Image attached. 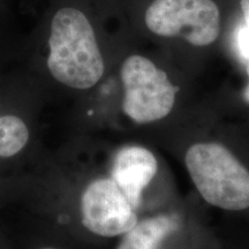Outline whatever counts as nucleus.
Here are the masks:
<instances>
[{
    "label": "nucleus",
    "mask_w": 249,
    "mask_h": 249,
    "mask_svg": "<svg viewBox=\"0 0 249 249\" xmlns=\"http://www.w3.org/2000/svg\"><path fill=\"white\" fill-rule=\"evenodd\" d=\"M186 167L202 197L230 211L249 208V171L219 143H196L185 156Z\"/></svg>",
    "instance_id": "nucleus-2"
},
{
    "label": "nucleus",
    "mask_w": 249,
    "mask_h": 249,
    "mask_svg": "<svg viewBox=\"0 0 249 249\" xmlns=\"http://www.w3.org/2000/svg\"><path fill=\"white\" fill-rule=\"evenodd\" d=\"M158 161L155 155L144 147L127 145L114 156L111 178L136 210L141 207L143 192L155 178Z\"/></svg>",
    "instance_id": "nucleus-6"
},
{
    "label": "nucleus",
    "mask_w": 249,
    "mask_h": 249,
    "mask_svg": "<svg viewBox=\"0 0 249 249\" xmlns=\"http://www.w3.org/2000/svg\"><path fill=\"white\" fill-rule=\"evenodd\" d=\"M180 227L176 214H158L141 220L121 236L117 249H160L163 242Z\"/></svg>",
    "instance_id": "nucleus-7"
},
{
    "label": "nucleus",
    "mask_w": 249,
    "mask_h": 249,
    "mask_svg": "<svg viewBox=\"0 0 249 249\" xmlns=\"http://www.w3.org/2000/svg\"><path fill=\"white\" fill-rule=\"evenodd\" d=\"M81 223L102 238L123 236L139 223L138 210L111 177L90 181L80 200Z\"/></svg>",
    "instance_id": "nucleus-5"
},
{
    "label": "nucleus",
    "mask_w": 249,
    "mask_h": 249,
    "mask_svg": "<svg viewBox=\"0 0 249 249\" xmlns=\"http://www.w3.org/2000/svg\"><path fill=\"white\" fill-rule=\"evenodd\" d=\"M48 68L61 85L77 90L92 88L105 66L95 31L76 8H61L51 22Z\"/></svg>",
    "instance_id": "nucleus-1"
},
{
    "label": "nucleus",
    "mask_w": 249,
    "mask_h": 249,
    "mask_svg": "<svg viewBox=\"0 0 249 249\" xmlns=\"http://www.w3.org/2000/svg\"><path fill=\"white\" fill-rule=\"evenodd\" d=\"M144 20L155 35L181 37L195 46L213 44L220 33L219 8L213 0H154Z\"/></svg>",
    "instance_id": "nucleus-4"
},
{
    "label": "nucleus",
    "mask_w": 249,
    "mask_h": 249,
    "mask_svg": "<svg viewBox=\"0 0 249 249\" xmlns=\"http://www.w3.org/2000/svg\"><path fill=\"white\" fill-rule=\"evenodd\" d=\"M240 6L245 18V23L249 27V0H241Z\"/></svg>",
    "instance_id": "nucleus-10"
},
{
    "label": "nucleus",
    "mask_w": 249,
    "mask_h": 249,
    "mask_svg": "<svg viewBox=\"0 0 249 249\" xmlns=\"http://www.w3.org/2000/svg\"><path fill=\"white\" fill-rule=\"evenodd\" d=\"M124 86L123 110L138 124L163 119L172 111L177 88L167 74L143 55H130L120 71Z\"/></svg>",
    "instance_id": "nucleus-3"
},
{
    "label": "nucleus",
    "mask_w": 249,
    "mask_h": 249,
    "mask_svg": "<svg viewBox=\"0 0 249 249\" xmlns=\"http://www.w3.org/2000/svg\"><path fill=\"white\" fill-rule=\"evenodd\" d=\"M28 124L17 114L0 116V158H13L29 142Z\"/></svg>",
    "instance_id": "nucleus-8"
},
{
    "label": "nucleus",
    "mask_w": 249,
    "mask_h": 249,
    "mask_svg": "<svg viewBox=\"0 0 249 249\" xmlns=\"http://www.w3.org/2000/svg\"><path fill=\"white\" fill-rule=\"evenodd\" d=\"M34 249H65L64 247H60L58 245H51V244H44V245H39L35 247Z\"/></svg>",
    "instance_id": "nucleus-11"
},
{
    "label": "nucleus",
    "mask_w": 249,
    "mask_h": 249,
    "mask_svg": "<svg viewBox=\"0 0 249 249\" xmlns=\"http://www.w3.org/2000/svg\"><path fill=\"white\" fill-rule=\"evenodd\" d=\"M235 49L239 57L245 62L246 71H247L248 75V86L244 92V98L246 103L249 105V28H246L239 34L235 42Z\"/></svg>",
    "instance_id": "nucleus-9"
}]
</instances>
